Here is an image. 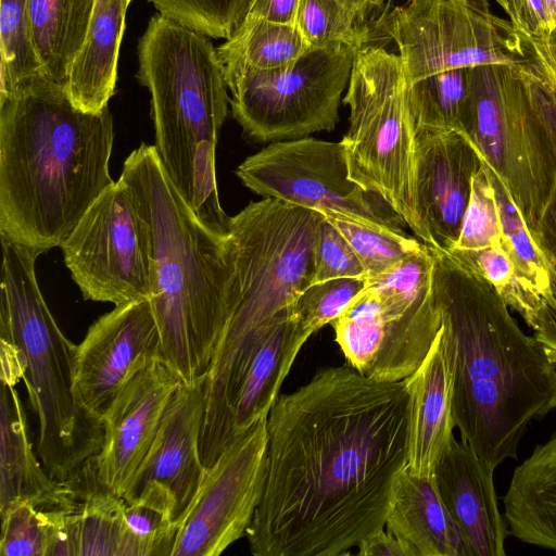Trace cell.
Masks as SVG:
<instances>
[{
  "mask_svg": "<svg viewBox=\"0 0 556 556\" xmlns=\"http://www.w3.org/2000/svg\"><path fill=\"white\" fill-rule=\"evenodd\" d=\"M470 68L443 71L407 85V103L415 129L462 132Z\"/></svg>",
  "mask_w": 556,
  "mask_h": 556,
  "instance_id": "f546056e",
  "label": "cell"
},
{
  "mask_svg": "<svg viewBox=\"0 0 556 556\" xmlns=\"http://www.w3.org/2000/svg\"><path fill=\"white\" fill-rule=\"evenodd\" d=\"M399 54L379 46L361 49L343 102L350 123L341 140L350 178L382 197L426 242L416 203V129Z\"/></svg>",
  "mask_w": 556,
  "mask_h": 556,
  "instance_id": "ba28073f",
  "label": "cell"
},
{
  "mask_svg": "<svg viewBox=\"0 0 556 556\" xmlns=\"http://www.w3.org/2000/svg\"><path fill=\"white\" fill-rule=\"evenodd\" d=\"M131 189L152 245L150 302L162 359L191 383L206 377L231 315L229 235L203 224L170 180L154 146L141 143L119 176Z\"/></svg>",
  "mask_w": 556,
  "mask_h": 556,
  "instance_id": "277c9868",
  "label": "cell"
},
{
  "mask_svg": "<svg viewBox=\"0 0 556 556\" xmlns=\"http://www.w3.org/2000/svg\"><path fill=\"white\" fill-rule=\"evenodd\" d=\"M307 50L309 47L296 25L251 15H245L233 35L216 48L225 75L243 68H283Z\"/></svg>",
  "mask_w": 556,
  "mask_h": 556,
  "instance_id": "83f0119b",
  "label": "cell"
},
{
  "mask_svg": "<svg viewBox=\"0 0 556 556\" xmlns=\"http://www.w3.org/2000/svg\"><path fill=\"white\" fill-rule=\"evenodd\" d=\"M366 278L344 277L313 282L291 305L292 313L314 333L332 324L365 289Z\"/></svg>",
  "mask_w": 556,
  "mask_h": 556,
  "instance_id": "f35d334b",
  "label": "cell"
},
{
  "mask_svg": "<svg viewBox=\"0 0 556 556\" xmlns=\"http://www.w3.org/2000/svg\"><path fill=\"white\" fill-rule=\"evenodd\" d=\"M131 0H125V4L126 7L128 8L129 3H130Z\"/></svg>",
  "mask_w": 556,
  "mask_h": 556,
  "instance_id": "f907efd6",
  "label": "cell"
},
{
  "mask_svg": "<svg viewBox=\"0 0 556 556\" xmlns=\"http://www.w3.org/2000/svg\"><path fill=\"white\" fill-rule=\"evenodd\" d=\"M504 506L511 535L556 552V433L516 467Z\"/></svg>",
  "mask_w": 556,
  "mask_h": 556,
  "instance_id": "cb8c5ba5",
  "label": "cell"
},
{
  "mask_svg": "<svg viewBox=\"0 0 556 556\" xmlns=\"http://www.w3.org/2000/svg\"><path fill=\"white\" fill-rule=\"evenodd\" d=\"M548 62L556 72V29L545 41H539Z\"/></svg>",
  "mask_w": 556,
  "mask_h": 556,
  "instance_id": "681fc988",
  "label": "cell"
},
{
  "mask_svg": "<svg viewBox=\"0 0 556 556\" xmlns=\"http://www.w3.org/2000/svg\"><path fill=\"white\" fill-rule=\"evenodd\" d=\"M0 510L9 503L50 491L56 483L34 450L27 416L15 384L1 381Z\"/></svg>",
  "mask_w": 556,
  "mask_h": 556,
  "instance_id": "484cf974",
  "label": "cell"
},
{
  "mask_svg": "<svg viewBox=\"0 0 556 556\" xmlns=\"http://www.w3.org/2000/svg\"><path fill=\"white\" fill-rule=\"evenodd\" d=\"M432 251L431 289L451 368L455 426L495 471L517 458L531 422L556 409V364L473 266Z\"/></svg>",
  "mask_w": 556,
  "mask_h": 556,
  "instance_id": "7a4b0ae2",
  "label": "cell"
},
{
  "mask_svg": "<svg viewBox=\"0 0 556 556\" xmlns=\"http://www.w3.org/2000/svg\"><path fill=\"white\" fill-rule=\"evenodd\" d=\"M361 556H413L412 552L386 528L364 540L357 547Z\"/></svg>",
  "mask_w": 556,
  "mask_h": 556,
  "instance_id": "7dc6e473",
  "label": "cell"
},
{
  "mask_svg": "<svg viewBox=\"0 0 556 556\" xmlns=\"http://www.w3.org/2000/svg\"><path fill=\"white\" fill-rule=\"evenodd\" d=\"M267 417L232 441L206 468L179 519L172 556H218L247 535L264 491Z\"/></svg>",
  "mask_w": 556,
  "mask_h": 556,
  "instance_id": "5bb4252c",
  "label": "cell"
},
{
  "mask_svg": "<svg viewBox=\"0 0 556 556\" xmlns=\"http://www.w3.org/2000/svg\"><path fill=\"white\" fill-rule=\"evenodd\" d=\"M205 378L182 383L169 402L150 451L124 498L149 483L165 488L175 503L177 523L192 503L206 467L201 458Z\"/></svg>",
  "mask_w": 556,
  "mask_h": 556,
  "instance_id": "ac0fdd59",
  "label": "cell"
},
{
  "mask_svg": "<svg viewBox=\"0 0 556 556\" xmlns=\"http://www.w3.org/2000/svg\"><path fill=\"white\" fill-rule=\"evenodd\" d=\"M328 217L346 238L365 270L366 279L376 277L427 244L407 232L372 227L345 218Z\"/></svg>",
  "mask_w": 556,
  "mask_h": 556,
  "instance_id": "d590c367",
  "label": "cell"
},
{
  "mask_svg": "<svg viewBox=\"0 0 556 556\" xmlns=\"http://www.w3.org/2000/svg\"><path fill=\"white\" fill-rule=\"evenodd\" d=\"M1 381L23 379L38 419L36 452L55 481H64L101 450L103 421L74 389L76 348L58 326L38 287L43 252L0 237Z\"/></svg>",
  "mask_w": 556,
  "mask_h": 556,
  "instance_id": "5b68a950",
  "label": "cell"
},
{
  "mask_svg": "<svg viewBox=\"0 0 556 556\" xmlns=\"http://www.w3.org/2000/svg\"><path fill=\"white\" fill-rule=\"evenodd\" d=\"M526 61L518 66L529 98L556 140V72L539 41L523 36Z\"/></svg>",
  "mask_w": 556,
  "mask_h": 556,
  "instance_id": "60d3db41",
  "label": "cell"
},
{
  "mask_svg": "<svg viewBox=\"0 0 556 556\" xmlns=\"http://www.w3.org/2000/svg\"><path fill=\"white\" fill-rule=\"evenodd\" d=\"M300 0H251L247 15L295 25Z\"/></svg>",
  "mask_w": 556,
  "mask_h": 556,
  "instance_id": "bcb514c9",
  "label": "cell"
},
{
  "mask_svg": "<svg viewBox=\"0 0 556 556\" xmlns=\"http://www.w3.org/2000/svg\"><path fill=\"white\" fill-rule=\"evenodd\" d=\"M125 520L137 556H172L178 523L174 500L165 488L149 483L125 500Z\"/></svg>",
  "mask_w": 556,
  "mask_h": 556,
  "instance_id": "d6a6232c",
  "label": "cell"
},
{
  "mask_svg": "<svg viewBox=\"0 0 556 556\" xmlns=\"http://www.w3.org/2000/svg\"><path fill=\"white\" fill-rule=\"evenodd\" d=\"M366 15L348 9L339 0H300L295 25L309 49L342 42L363 49L378 35Z\"/></svg>",
  "mask_w": 556,
  "mask_h": 556,
  "instance_id": "e575fe53",
  "label": "cell"
},
{
  "mask_svg": "<svg viewBox=\"0 0 556 556\" xmlns=\"http://www.w3.org/2000/svg\"><path fill=\"white\" fill-rule=\"evenodd\" d=\"M75 502L71 513L78 556H137L125 520V500L102 485L93 457L71 477Z\"/></svg>",
  "mask_w": 556,
  "mask_h": 556,
  "instance_id": "d4e9b609",
  "label": "cell"
},
{
  "mask_svg": "<svg viewBox=\"0 0 556 556\" xmlns=\"http://www.w3.org/2000/svg\"><path fill=\"white\" fill-rule=\"evenodd\" d=\"M484 167L495 193L501 224V245L510 256L526 287L543 302L551 293L546 258L534 243L506 186L485 163Z\"/></svg>",
  "mask_w": 556,
  "mask_h": 556,
  "instance_id": "1f68e13d",
  "label": "cell"
},
{
  "mask_svg": "<svg viewBox=\"0 0 556 556\" xmlns=\"http://www.w3.org/2000/svg\"><path fill=\"white\" fill-rule=\"evenodd\" d=\"M96 0H28L31 36L48 79L65 86Z\"/></svg>",
  "mask_w": 556,
  "mask_h": 556,
  "instance_id": "4316f807",
  "label": "cell"
},
{
  "mask_svg": "<svg viewBox=\"0 0 556 556\" xmlns=\"http://www.w3.org/2000/svg\"><path fill=\"white\" fill-rule=\"evenodd\" d=\"M386 529L413 556H469L459 528L445 507L433 476L399 475L386 518Z\"/></svg>",
  "mask_w": 556,
  "mask_h": 556,
  "instance_id": "7402d4cb",
  "label": "cell"
},
{
  "mask_svg": "<svg viewBox=\"0 0 556 556\" xmlns=\"http://www.w3.org/2000/svg\"><path fill=\"white\" fill-rule=\"evenodd\" d=\"M494 470L463 441L453 440L433 478L439 494L459 528L469 556H504L509 534L498 509Z\"/></svg>",
  "mask_w": 556,
  "mask_h": 556,
  "instance_id": "d6986e66",
  "label": "cell"
},
{
  "mask_svg": "<svg viewBox=\"0 0 556 556\" xmlns=\"http://www.w3.org/2000/svg\"><path fill=\"white\" fill-rule=\"evenodd\" d=\"M137 79L151 94L155 149L187 200L195 149L217 146L230 98L210 37L160 13L138 42Z\"/></svg>",
  "mask_w": 556,
  "mask_h": 556,
  "instance_id": "52a82bcc",
  "label": "cell"
},
{
  "mask_svg": "<svg viewBox=\"0 0 556 556\" xmlns=\"http://www.w3.org/2000/svg\"><path fill=\"white\" fill-rule=\"evenodd\" d=\"M113 141L108 106L83 111L45 76L0 99V237L43 253L61 247L114 184Z\"/></svg>",
  "mask_w": 556,
  "mask_h": 556,
  "instance_id": "3957f363",
  "label": "cell"
},
{
  "mask_svg": "<svg viewBox=\"0 0 556 556\" xmlns=\"http://www.w3.org/2000/svg\"><path fill=\"white\" fill-rule=\"evenodd\" d=\"M314 258V282L344 277L366 278L363 265L353 248L325 215L319 223Z\"/></svg>",
  "mask_w": 556,
  "mask_h": 556,
  "instance_id": "b9f144b4",
  "label": "cell"
},
{
  "mask_svg": "<svg viewBox=\"0 0 556 556\" xmlns=\"http://www.w3.org/2000/svg\"><path fill=\"white\" fill-rule=\"evenodd\" d=\"M376 27L396 43L407 85L443 71L526 60L523 36L491 13L488 0H406Z\"/></svg>",
  "mask_w": 556,
  "mask_h": 556,
  "instance_id": "8fae6325",
  "label": "cell"
},
{
  "mask_svg": "<svg viewBox=\"0 0 556 556\" xmlns=\"http://www.w3.org/2000/svg\"><path fill=\"white\" fill-rule=\"evenodd\" d=\"M531 237L546 261L556 265V184Z\"/></svg>",
  "mask_w": 556,
  "mask_h": 556,
  "instance_id": "f6af8a7d",
  "label": "cell"
},
{
  "mask_svg": "<svg viewBox=\"0 0 556 556\" xmlns=\"http://www.w3.org/2000/svg\"><path fill=\"white\" fill-rule=\"evenodd\" d=\"M157 357L161 338L150 300L115 305L91 324L76 348L75 392L83 405L103 421L121 389Z\"/></svg>",
  "mask_w": 556,
  "mask_h": 556,
  "instance_id": "9a60e30c",
  "label": "cell"
},
{
  "mask_svg": "<svg viewBox=\"0 0 556 556\" xmlns=\"http://www.w3.org/2000/svg\"><path fill=\"white\" fill-rule=\"evenodd\" d=\"M70 500L66 485L56 481L46 493L9 503L0 510V555L48 556Z\"/></svg>",
  "mask_w": 556,
  "mask_h": 556,
  "instance_id": "f1b7e54d",
  "label": "cell"
},
{
  "mask_svg": "<svg viewBox=\"0 0 556 556\" xmlns=\"http://www.w3.org/2000/svg\"><path fill=\"white\" fill-rule=\"evenodd\" d=\"M408 390L350 365L319 368L267 417L262 500L247 536L254 556H341L386 528L407 466Z\"/></svg>",
  "mask_w": 556,
  "mask_h": 556,
  "instance_id": "6da1fadb",
  "label": "cell"
},
{
  "mask_svg": "<svg viewBox=\"0 0 556 556\" xmlns=\"http://www.w3.org/2000/svg\"><path fill=\"white\" fill-rule=\"evenodd\" d=\"M514 29L535 41H545L556 29V0H496Z\"/></svg>",
  "mask_w": 556,
  "mask_h": 556,
  "instance_id": "7bdbcfd3",
  "label": "cell"
},
{
  "mask_svg": "<svg viewBox=\"0 0 556 556\" xmlns=\"http://www.w3.org/2000/svg\"><path fill=\"white\" fill-rule=\"evenodd\" d=\"M518 66L470 68L462 132L506 186L532 233L556 184V140L534 109Z\"/></svg>",
  "mask_w": 556,
  "mask_h": 556,
  "instance_id": "9c48e42d",
  "label": "cell"
},
{
  "mask_svg": "<svg viewBox=\"0 0 556 556\" xmlns=\"http://www.w3.org/2000/svg\"><path fill=\"white\" fill-rule=\"evenodd\" d=\"M501 244L495 193L484 163L475 174L460 236L452 251H478Z\"/></svg>",
  "mask_w": 556,
  "mask_h": 556,
  "instance_id": "ab89813d",
  "label": "cell"
},
{
  "mask_svg": "<svg viewBox=\"0 0 556 556\" xmlns=\"http://www.w3.org/2000/svg\"><path fill=\"white\" fill-rule=\"evenodd\" d=\"M39 76L45 75L31 36L28 0H1L0 99Z\"/></svg>",
  "mask_w": 556,
  "mask_h": 556,
  "instance_id": "836d02e7",
  "label": "cell"
},
{
  "mask_svg": "<svg viewBox=\"0 0 556 556\" xmlns=\"http://www.w3.org/2000/svg\"><path fill=\"white\" fill-rule=\"evenodd\" d=\"M126 10L125 0H96L65 85L72 102L83 111H102L114 94Z\"/></svg>",
  "mask_w": 556,
  "mask_h": 556,
  "instance_id": "603a6c76",
  "label": "cell"
},
{
  "mask_svg": "<svg viewBox=\"0 0 556 556\" xmlns=\"http://www.w3.org/2000/svg\"><path fill=\"white\" fill-rule=\"evenodd\" d=\"M324 214L276 198L230 217L231 315L205 377L206 419L223 421L267 326L314 282Z\"/></svg>",
  "mask_w": 556,
  "mask_h": 556,
  "instance_id": "8992f818",
  "label": "cell"
},
{
  "mask_svg": "<svg viewBox=\"0 0 556 556\" xmlns=\"http://www.w3.org/2000/svg\"><path fill=\"white\" fill-rule=\"evenodd\" d=\"M547 262V261H546ZM551 293L543 299L536 316L530 326L535 340L545 349L556 364V265L548 263Z\"/></svg>",
  "mask_w": 556,
  "mask_h": 556,
  "instance_id": "ee69618b",
  "label": "cell"
},
{
  "mask_svg": "<svg viewBox=\"0 0 556 556\" xmlns=\"http://www.w3.org/2000/svg\"><path fill=\"white\" fill-rule=\"evenodd\" d=\"M313 333L292 313L291 305L274 316L236 394L231 442L268 416L298 354Z\"/></svg>",
  "mask_w": 556,
  "mask_h": 556,
  "instance_id": "44dd1931",
  "label": "cell"
},
{
  "mask_svg": "<svg viewBox=\"0 0 556 556\" xmlns=\"http://www.w3.org/2000/svg\"><path fill=\"white\" fill-rule=\"evenodd\" d=\"M181 378L161 358L135 374L103 416L104 439L93 457L98 481L124 497L156 437Z\"/></svg>",
  "mask_w": 556,
  "mask_h": 556,
  "instance_id": "2e32d148",
  "label": "cell"
},
{
  "mask_svg": "<svg viewBox=\"0 0 556 556\" xmlns=\"http://www.w3.org/2000/svg\"><path fill=\"white\" fill-rule=\"evenodd\" d=\"M236 175L263 198L372 227L406 232L402 216L350 178L344 147L312 137L273 142L248 156Z\"/></svg>",
  "mask_w": 556,
  "mask_h": 556,
  "instance_id": "7c38bea8",
  "label": "cell"
},
{
  "mask_svg": "<svg viewBox=\"0 0 556 556\" xmlns=\"http://www.w3.org/2000/svg\"><path fill=\"white\" fill-rule=\"evenodd\" d=\"M348 9L366 15L371 11V8L378 7L380 0H339Z\"/></svg>",
  "mask_w": 556,
  "mask_h": 556,
  "instance_id": "c3c4849f",
  "label": "cell"
},
{
  "mask_svg": "<svg viewBox=\"0 0 556 556\" xmlns=\"http://www.w3.org/2000/svg\"><path fill=\"white\" fill-rule=\"evenodd\" d=\"M405 382L409 396L406 467L430 477L452 445L456 427L451 368L440 331L425 361Z\"/></svg>",
  "mask_w": 556,
  "mask_h": 556,
  "instance_id": "ffe728a7",
  "label": "cell"
},
{
  "mask_svg": "<svg viewBox=\"0 0 556 556\" xmlns=\"http://www.w3.org/2000/svg\"><path fill=\"white\" fill-rule=\"evenodd\" d=\"M361 49L342 42L312 48L292 65L225 75L233 118L261 142L299 139L331 130Z\"/></svg>",
  "mask_w": 556,
  "mask_h": 556,
  "instance_id": "30bf717a",
  "label": "cell"
},
{
  "mask_svg": "<svg viewBox=\"0 0 556 556\" xmlns=\"http://www.w3.org/2000/svg\"><path fill=\"white\" fill-rule=\"evenodd\" d=\"M160 14L210 38L229 39L245 17L251 0H148Z\"/></svg>",
  "mask_w": 556,
  "mask_h": 556,
  "instance_id": "74e56055",
  "label": "cell"
},
{
  "mask_svg": "<svg viewBox=\"0 0 556 556\" xmlns=\"http://www.w3.org/2000/svg\"><path fill=\"white\" fill-rule=\"evenodd\" d=\"M483 159L460 131L416 129V203L428 247L451 252L460 236L475 174Z\"/></svg>",
  "mask_w": 556,
  "mask_h": 556,
  "instance_id": "e0dca14e",
  "label": "cell"
},
{
  "mask_svg": "<svg viewBox=\"0 0 556 556\" xmlns=\"http://www.w3.org/2000/svg\"><path fill=\"white\" fill-rule=\"evenodd\" d=\"M457 257L473 266L494 288L502 300L521 315L530 327L542 304L523 283L516 267L501 245L478 251H451Z\"/></svg>",
  "mask_w": 556,
  "mask_h": 556,
  "instance_id": "8d00e7d4",
  "label": "cell"
},
{
  "mask_svg": "<svg viewBox=\"0 0 556 556\" xmlns=\"http://www.w3.org/2000/svg\"><path fill=\"white\" fill-rule=\"evenodd\" d=\"M433 251L426 247L384 273L366 279V287L379 300L381 325L395 324L412 314L431 290Z\"/></svg>",
  "mask_w": 556,
  "mask_h": 556,
  "instance_id": "4dcf8cb0",
  "label": "cell"
},
{
  "mask_svg": "<svg viewBox=\"0 0 556 556\" xmlns=\"http://www.w3.org/2000/svg\"><path fill=\"white\" fill-rule=\"evenodd\" d=\"M60 248L85 300L119 305L150 299V230L122 178L100 194Z\"/></svg>",
  "mask_w": 556,
  "mask_h": 556,
  "instance_id": "4fadbf2b",
  "label": "cell"
}]
</instances>
